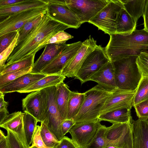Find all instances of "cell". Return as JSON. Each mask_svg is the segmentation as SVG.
Wrapping results in <instances>:
<instances>
[{
  "mask_svg": "<svg viewBox=\"0 0 148 148\" xmlns=\"http://www.w3.org/2000/svg\"><path fill=\"white\" fill-rule=\"evenodd\" d=\"M69 28L68 26L52 19L46 13L32 31L16 45L6 64L35 55L40 44L58 32Z\"/></svg>",
  "mask_w": 148,
  "mask_h": 148,
  "instance_id": "obj_1",
  "label": "cell"
},
{
  "mask_svg": "<svg viewBox=\"0 0 148 148\" xmlns=\"http://www.w3.org/2000/svg\"><path fill=\"white\" fill-rule=\"evenodd\" d=\"M110 36L104 48L112 62L128 56H138L141 52L148 50V33L144 29H136L130 35L115 33Z\"/></svg>",
  "mask_w": 148,
  "mask_h": 148,
  "instance_id": "obj_2",
  "label": "cell"
},
{
  "mask_svg": "<svg viewBox=\"0 0 148 148\" xmlns=\"http://www.w3.org/2000/svg\"><path fill=\"white\" fill-rule=\"evenodd\" d=\"M113 91L108 90L97 84L84 92L83 103L73 119L75 123L98 119L106 100Z\"/></svg>",
  "mask_w": 148,
  "mask_h": 148,
  "instance_id": "obj_3",
  "label": "cell"
},
{
  "mask_svg": "<svg viewBox=\"0 0 148 148\" xmlns=\"http://www.w3.org/2000/svg\"><path fill=\"white\" fill-rule=\"evenodd\" d=\"M138 56H130L113 62L114 77L118 88L135 91L142 75L136 63Z\"/></svg>",
  "mask_w": 148,
  "mask_h": 148,
  "instance_id": "obj_4",
  "label": "cell"
},
{
  "mask_svg": "<svg viewBox=\"0 0 148 148\" xmlns=\"http://www.w3.org/2000/svg\"><path fill=\"white\" fill-rule=\"evenodd\" d=\"M123 8L122 0H109L108 4L90 19L88 23L96 26L105 34L109 35L115 34L117 14Z\"/></svg>",
  "mask_w": 148,
  "mask_h": 148,
  "instance_id": "obj_5",
  "label": "cell"
},
{
  "mask_svg": "<svg viewBox=\"0 0 148 148\" xmlns=\"http://www.w3.org/2000/svg\"><path fill=\"white\" fill-rule=\"evenodd\" d=\"M110 61L105 48L97 45L86 58L74 79L79 80L82 84L89 81L94 73Z\"/></svg>",
  "mask_w": 148,
  "mask_h": 148,
  "instance_id": "obj_6",
  "label": "cell"
},
{
  "mask_svg": "<svg viewBox=\"0 0 148 148\" xmlns=\"http://www.w3.org/2000/svg\"><path fill=\"white\" fill-rule=\"evenodd\" d=\"M22 107L24 112H28L38 122L47 126V96L45 88L32 92L27 95L22 100Z\"/></svg>",
  "mask_w": 148,
  "mask_h": 148,
  "instance_id": "obj_7",
  "label": "cell"
},
{
  "mask_svg": "<svg viewBox=\"0 0 148 148\" xmlns=\"http://www.w3.org/2000/svg\"><path fill=\"white\" fill-rule=\"evenodd\" d=\"M106 147L133 148L132 122L112 124L107 127Z\"/></svg>",
  "mask_w": 148,
  "mask_h": 148,
  "instance_id": "obj_8",
  "label": "cell"
},
{
  "mask_svg": "<svg viewBox=\"0 0 148 148\" xmlns=\"http://www.w3.org/2000/svg\"><path fill=\"white\" fill-rule=\"evenodd\" d=\"M81 24L89 21L108 3V0H65Z\"/></svg>",
  "mask_w": 148,
  "mask_h": 148,
  "instance_id": "obj_9",
  "label": "cell"
},
{
  "mask_svg": "<svg viewBox=\"0 0 148 148\" xmlns=\"http://www.w3.org/2000/svg\"><path fill=\"white\" fill-rule=\"evenodd\" d=\"M47 14L52 19L77 29L81 25L73 12L66 4L65 0H46Z\"/></svg>",
  "mask_w": 148,
  "mask_h": 148,
  "instance_id": "obj_10",
  "label": "cell"
},
{
  "mask_svg": "<svg viewBox=\"0 0 148 148\" xmlns=\"http://www.w3.org/2000/svg\"><path fill=\"white\" fill-rule=\"evenodd\" d=\"M46 8L32 9L11 15L0 23V36L18 31L26 23L46 13Z\"/></svg>",
  "mask_w": 148,
  "mask_h": 148,
  "instance_id": "obj_11",
  "label": "cell"
},
{
  "mask_svg": "<svg viewBox=\"0 0 148 148\" xmlns=\"http://www.w3.org/2000/svg\"><path fill=\"white\" fill-rule=\"evenodd\" d=\"M97 119L75 123L69 131L71 139L78 148H85L92 141L101 125Z\"/></svg>",
  "mask_w": 148,
  "mask_h": 148,
  "instance_id": "obj_12",
  "label": "cell"
},
{
  "mask_svg": "<svg viewBox=\"0 0 148 148\" xmlns=\"http://www.w3.org/2000/svg\"><path fill=\"white\" fill-rule=\"evenodd\" d=\"M47 96V112L49 130L60 141L64 136L61 130V125L64 120L60 113L55 102L56 86L45 88Z\"/></svg>",
  "mask_w": 148,
  "mask_h": 148,
  "instance_id": "obj_13",
  "label": "cell"
},
{
  "mask_svg": "<svg viewBox=\"0 0 148 148\" xmlns=\"http://www.w3.org/2000/svg\"><path fill=\"white\" fill-rule=\"evenodd\" d=\"M97 46L96 40L90 35L82 42L75 55L64 67L61 75L68 77H75L86 58Z\"/></svg>",
  "mask_w": 148,
  "mask_h": 148,
  "instance_id": "obj_14",
  "label": "cell"
},
{
  "mask_svg": "<svg viewBox=\"0 0 148 148\" xmlns=\"http://www.w3.org/2000/svg\"><path fill=\"white\" fill-rule=\"evenodd\" d=\"M82 42L79 41L68 44L63 50L41 71L46 75H61L64 67L75 56Z\"/></svg>",
  "mask_w": 148,
  "mask_h": 148,
  "instance_id": "obj_15",
  "label": "cell"
},
{
  "mask_svg": "<svg viewBox=\"0 0 148 148\" xmlns=\"http://www.w3.org/2000/svg\"><path fill=\"white\" fill-rule=\"evenodd\" d=\"M135 92V90L118 88L114 90L106 100L100 115L116 110L131 109Z\"/></svg>",
  "mask_w": 148,
  "mask_h": 148,
  "instance_id": "obj_16",
  "label": "cell"
},
{
  "mask_svg": "<svg viewBox=\"0 0 148 148\" xmlns=\"http://www.w3.org/2000/svg\"><path fill=\"white\" fill-rule=\"evenodd\" d=\"M0 127L11 132L16 138L22 148H29L25 135L23 112H15L6 115L0 121Z\"/></svg>",
  "mask_w": 148,
  "mask_h": 148,
  "instance_id": "obj_17",
  "label": "cell"
},
{
  "mask_svg": "<svg viewBox=\"0 0 148 148\" xmlns=\"http://www.w3.org/2000/svg\"><path fill=\"white\" fill-rule=\"evenodd\" d=\"M47 75L42 73H27L8 83L0 86V92L4 94L18 92L33 84Z\"/></svg>",
  "mask_w": 148,
  "mask_h": 148,
  "instance_id": "obj_18",
  "label": "cell"
},
{
  "mask_svg": "<svg viewBox=\"0 0 148 148\" xmlns=\"http://www.w3.org/2000/svg\"><path fill=\"white\" fill-rule=\"evenodd\" d=\"M67 45L66 43L47 45L40 57L34 63L31 73H41L43 69L60 54Z\"/></svg>",
  "mask_w": 148,
  "mask_h": 148,
  "instance_id": "obj_19",
  "label": "cell"
},
{
  "mask_svg": "<svg viewBox=\"0 0 148 148\" xmlns=\"http://www.w3.org/2000/svg\"><path fill=\"white\" fill-rule=\"evenodd\" d=\"M89 81L96 82L104 88L112 91L118 88L114 77V68L110 61L102 67L90 78Z\"/></svg>",
  "mask_w": 148,
  "mask_h": 148,
  "instance_id": "obj_20",
  "label": "cell"
},
{
  "mask_svg": "<svg viewBox=\"0 0 148 148\" xmlns=\"http://www.w3.org/2000/svg\"><path fill=\"white\" fill-rule=\"evenodd\" d=\"M133 148H148V120L132 122Z\"/></svg>",
  "mask_w": 148,
  "mask_h": 148,
  "instance_id": "obj_21",
  "label": "cell"
},
{
  "mask_svg": "<svg viewBox=\"0 0 148 148\" xmlns=\"http://www.w3.org/2000/svg\"><path fill=\"white\" fill-rule=\"evenodd\" d=\"M47 3L43 0H24L23 1L9 7L0 8V17H7L14 14L31 9L45 8Z\"/></svg>",
  "mask_w": 148,
  "mask_h": 148,
  "instance_id": "obj_22",
  "label": "cell"
},
{
  "mask_svg": "<svg viewBox=\"0 0 148 148\" xmlns=\"http://www.w3.org/2000/svg\"><path fill=\"white\" fill-rule=\"evenodd\" d=\"M137 23L125 8L121 9L117 16L116 34L123 35L132 34L136 29Z\"/></svg>",
  "mask_w": 148,
  "mask_h": 148,
  "instance_id": "obj_23",
  "label": "cell"
},
{
  "mask_svg": "<svg viewBox=\"0 0 148 148\" xmlns=\"http://www.w3.org/2000/svg\"><path fill=\"white\" fill-rule=\"evenodd\" d=\"M66 77L61 75H47L33 84L27 86L18 92L29 93L40 90L47 87L56 86L63 82Z\"/></svg>",
  "mask_w": 148,
  "mask_h": 148,
  "instance_id": "obj_24",
  "label": "cell"
},
{
  "mask_svg": "<svg viewBox=\"0 0 148 148\" xmlns=\"http://www.w3.org/2000/svg\"><path fill=\"white\" fill-rule=\"evenodd\" d=\"M55 102L60 113L64 120L67 119V109L70 90L63 82L56 86Z\"/></svg>",
  "mask_w": 148,
  "mask_h": 148,
  "instance_id": "obj_25",
  "label": "cell"
},
{
  "mask_svg": "<svg viewBox=\"0 0 148 148\" xmlns=\"http://www.w3.org/2000/svg\"><path fill=\"white\" fill-rule=\"evenodd\" d=\"M131 110L125 108L112 110L100 115L98 119L100 121H107L112 124L131 122L133 119Z\"/></svg>",
  "mask_w": 148,
  "mask_h": 148,
  "instance_id": "obj_26",
  "label": "cell"
},
{
  "mask_svg": "<svg viewBox=\"0 0 148 148\" xmlns=\"http://www.w3.org/2000/svg\"><path fill=\"white\" fill-rule=\"evenodd\" d=\"M84 98V93L70 91L68 104L66 119H73L79 112Z\"/></svg>",
  "mask_w": 148,
  "mask_h": 148,
  "instance_id": "obj_27",
  "label": "cell"
},
{
  "mask_svg": "<svg viewBox=\"0 0 148 148\" xmlns=\"http://www.w3.org/2000/svg\"><path fill=\"white\" fill-rule=\"evenodd\" d=\"M146 0H122L125 10L136 23L143 16Z\"/></svg>",
  "mask_w": 148,
  "mask_h": 148,
  "instance_id": "obj_28",
  "label": "cell"
},
{
  "mask_svg": "<svg viewBox=\"0 0 148 148\" xmlns=\"http://www.w3.org/2000/svg\"><path fill=\"white\" fill-rule=\"evenodd\" d=\"M35 55H32L21 60L9 64H5L0 70V75L5 73L33 66Z\"/></svg>",
  "mask_w": 148,
  "mask_h": 148,
  "instance_id": "obj_29",
  "label": "cell"
},
{
  "mask_svg": "<svg viewBox=\"0 0 148 148\" xmlns=\"http://www.w3.org/2000/svg\"><path fill=\"white\" fill-rule=\"evenodd\" d=\"M23 120L26 138L29 145L32 144L35 129L38 121L32 115L26 112L23 113Z\"/></svg>",
  "mask_w": 148,
  "mask_h": 148,
  "instance_id": "obj_30",
  "label": "cell"
},
{
  "mask_svg": "<svg viewBox=\"0 0 148 148\" xmlns=\"http://www.w3.org/2000/svg\"><path fill=\"white\" fill-rule=\"evenodd\" d=\"M148 99V77L142 76L135 90L132 106Z\"/></svg>",
  "mask_w": 148,
  "mask_h": 148,
  "instance_id": "obj_31",
  "label": "cell"
},
{
  "mask_svg": "<svg viewBox=\"0 0 148 148\" xmlns=\"http://www.w3.org/2000/svg\"><path fill=\"white\" fill-rule=\"evenodd\" d=\"M107 127L101 124L90 143L85 148H104L106 144Z\"/></svg>",
  "mask_w": 148,
  "mask_h": 148,
  "instance_id": "obj_32",
  "label": "cell"
},
{
  "mask_svg": "<svg viewBox=\"0 0 148 148\" xmlns=\"http://www.w3.org/2000/svg\"><path fill=\"white\" fill-rule=\"evenodd\" d=\"M44 14L40 15L29 21L18 30V36L16 45L32 31L40 21Z\"/></svg>",
  "mask_w": 148,
  "mask_h": 148,
  "instance_id": "obj_33",
  "label": "cell"
},
{
  "mask_svg": "<svg viewBox=\"0 0 148 148\" xmlns=\"http://www.w3.org/2000/svg\"><path fill=\"white\" fill-rule=\"evenodd\" d=\"M40 127L41 135L44 143L48 147L54 148L58 145L60 141L44 123H41Z\"/></svg>",
  "mask_w": 148,
  "mask_h": 148,
  "instance_id": "obj_34",
  "label": "cell"
},
{
  "mask_svg": "<svg viewBox=\"0 0 148 148\" xmlns=\"http://www.w3.org/2000/svg\"><path fill=\"white\" fill-rule=\"evenodd\" d=\"M73 37V36L64 31H60L40 44L37 48V51L45 47L47 44L65 43L67 40Z\"/></svg>",
  "mask_w": 148,
  "mask_h": 148,
  "instance_id": "obj_35",
  "label": "cell"
},
{
  "mask_svg": "<svg viewBox=\"0 0 148 148\" xmlns=\"http://www.w3.org/2000/svg\"><path fill=\"white\" fill-rule=\"evenodd\" d=\"M32 67L18 70L0 75V86L11 82L23 75L31 72Z\"/></svg>",
  "mask_w": 148,
  "mask_h": 148,
  "instance_id": "obj_36",
  "label": "cell"
},
{
  "mask_svg": "<svg viewBox=\"0 0 148 148\" xmlns=\"http://www.w3.org/2000/svg\"><path fill=\"white\" fill-rule=\"evenodd\" d=\"M136 63L142 76L148 77V51L141 52L136 59Z\"/></svg>",
  "mask_w": 148,
  "mask_h": 148,
  "instance_id": "obj_37",
  "label": "cell"
},
{
  "mask_svg": "<svg viewBox=\"0 0 148 148\" xmlns=\"http://www.w3.org/2000/svg\"><path fill=\"white\" fill-rule=\"evenodd\" d=\"M18 36V33L11 44L1 52L0 53V70L5 65L11 53L16 47Z\"/></svg>",
  "mask_w": 148,
  "mask_h": 148,
  "instance_id": "obj_38",
  "label": "cell"
},
{
  "mask_svg": "<svg viewBox=\"0 0 148 148\" xmlns=\"http://www.w3.org/2000/svg\"><path fill=\"white\" fill-rule=\"evenodd\" d=\"M133 107L138 119L148 120V99L142 101Z\"/></svg>",
  "mask_w": 148,
  "mask_h": 148,
  "instance_id": "obj_39",
  "label": "cell"
},
{
  "mask_svg": "<svg viewBox=\"0 0 148 148\" xmlns=\"http://www.w3.org/2000/svg\"><path fill=\"white\" fill-rule=\"evenodd\" d=\"M18 33V31H14L0 36V53L11 44Z\"/></svg>",
  "mask_w": 148,
  "mask_h": 148,
  "instance_id": "obj_40",
  "label": "cell"
},
{
  "mask_svg": "<svg viewBox=\"0 0 148 148\" xmlns=\"http://www.w3.org/2000/svg\"><path fill=\"white\" fill-rule=\"evenodd\" d=\"M40 130V126L37 125L33 134L31 145L37 148H51L47 146L43 142L41 135Z\"/></svg>",
  "mask_w": 148,
  "mask_h": 148,
  "instance_id": "obj_41",
  "label": "cell"
},
{
  "mask_svg": "<svg viewBox=\"0 0 148 148\" xmlns=\"http://www.w3.org/2000/svg\"><path fill=\"white\" fill-rule=\"evenodd\" d=\"M54 148H78L72 139L64 136Z\"/></svg>",
  "mask_w": 148,
  "mask_h": 148,
  "instance_id": "obj_42",
  "label": "cell"
},
{
  "mask_svg": "<svg viewBox=\"0 0 148 148\" xmlns=\"http://www.w3.org/2000/svg\"><path fill=\"white\" fill-rule=\"evenodd\" d=\"M4 93L0 92V121L9 114L7 110L8 102L4 100Z\"/></svg>",
  "mask_w": 148,
  "mask_h": 148,
  "instance_id": "obj_43",
  "label": "cell"
},
{
  "mask_svg": "<svg viewBox=\"0 0 148 148\" xmlns=\"http://www.w3.org/2000/svg\"><path fill=\"white\" fill-rule=\"evenodd\" d=\"M75 123L73 119H66L64 120L61 125V130L64 136Z\"/></svg>",
  "mask_w": 148,
  "mask_h": 148,
  "instance_id": "obj_44",
  "label": "cell"
},
{
  "mask_svg": "<svg viewBox=\"0 0 148 148\" xmlns=\"http://www.w3.org/2000/svg\"><path fill=\"white\" fill-rule=\"evenodd\" d=\"M7 131V136L12 148H22L15 135L10 131Z\"/></svg>",
  "mask_w": 148,
  "mask_h": 148,
  "instance_id": "obj_45",
  "label": "cell"
},
{
  "mask_svg": "<svg viewBox=\"0 0 148 148\" xmlns=\"http://www.w3.org/2000/svg\"><path fill=\"white\" fill-rule=\"evenodd\" d=\"M0 148H12L7 136L1 130L0 131Z\"/></svg>",
  "mask_w": 148,
  "mask_h": 148,
  "instance_id": "obj_46",
  "label": "cell"
},
{
  "mask_svg": "<svg viewBox=\"0 0 148 148\" xmlns=\"http://www.w3.org/2000/svg\"><path fill=\"white\" fill-rule=\"evenodd\" d=\"M24 0H0V8H6L14 5Z\"/></svg>",
  "mask_w": 148,
  "mask_h": 148,
  "instance_id": "obj_47",
  "label": "cell"
},
{
  "mask_svg": "<svg viewBox=\"0 0 148 148\" xmlns=\"http://www.w3.org/2000/svg\"><path fill=\"white\" fill-rule=\"evenodd\" d=\"M144 19V29L148 33V0H146L143 16Z\"/></svg>",
  "mask_w": 148,
  "mask_h": 148,
  "instance_id": "obj_48",
  "label": "cell"
},
{
  "mask_svg": "<svg viewBox=\"0 0 148 148\" xmlns=\"http://www.w3.org/2000/svg\"><path fill=\"white\" fill-rule=\"evenodd\" d=\"M104 148H118L116 147H113L110 146V147H106Z\"/></svg>",
  "mask_w": 148,
  "mask_h": 148,
  "instance_id": "obj_49",
  "label": "cell"
},
{
  "mask_svg": "<svg viewBox=\"0 0 148 148\" xmlns=\"http://www.w3.org/2000/svg\"><path fill=\"white\" fill-rule=\"evenodd\" d=\"M29 148H37L35 146H32L31 145L30 146Z\"/></svg>",
  "mask_w": 148,
  "mask_h": 148,
  "instance_id": "obj_50",
  "label": "cell"
}]
</instances>
